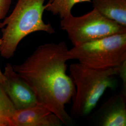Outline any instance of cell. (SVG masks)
I'll use <instances>...</instances> for the list:
<instances>
[{
    "instance_id": "cell-6",
    "label": "cell",
    "mask_w": 126,
    "mask_h": 126,
    "mask_svg": "<svg viewBox=\"0 0 126 126\" xmlns=\"http://www.w3.org/2000/svg\"><path fill=\"white\" fill-rule=\"evenodd\" d=\"M4 79L0 84L16 110L35 106L38 103L35 93L25 81L7 63L3 73Z\"/></svg>"
},
{
    "instance_id": "cell-10",
    "label": "cell",
    "mask_w": 126,
    "mask_h": 126,
    "mask_svg": "<svg viewBox=\"0 0 126 126\" xmlns=\"http://www.w3.org/2000/svg\"><path fill=\"white\" fill-rule=\"evenodd\" d=\"M81 2H91V0H50L45 5V10L54 15H59L61 19H63L72 15L73 7Z\"/></svg>"
},
{
    "instance_id": "cell-2",
    "label": "cell",
    "mask_w": 126,
    "mask_h": 126,
    "mask_svg": "<svg viewBox=\"0 0 126 126\" xmlns=\"http://www.w3.org/2000/svg\"><path fill=\"white\" fill-rule=\"evenodd\" d=\"M45 1L18 0L11 14L0 22L2 32L0 54L3 58H12L21 41L33 32L55 33L51 25L45 23L43 19Z\"/></svg>"
},
{
    "instance_id": "cell-8",
    "label": "cell",
    "mask_w": 126,
    "mask_h": 126,
    "mask_svg": "<svg viewBox=\"0 0 126 126\" xmlns=\"http://www.w3.org/2000/svg\"><path fill=\"white\" fill-rule=\"evenodd\" d=\"M101 109L99 125L126 126V90L123 89L119 94L113 96Z\"/></svg>"
},
{
    "instance_id": "cell-9",
    "label": "cell",
    "mask_w": 126,
    "mask_h": 126,
    "mask_svg": "<svg viewBox=\"0 0 126 126\" xmlns=\"http://www.w3.org/2000/svg\"><path fill=\"white\" fill-rule=\"evenodd\" d=\"M94 9L104 17L126 27V0H93Z\"/></svg>"
},
{
    "instance_id": "cell-13",
    "label": "cell",
    "mask_w": 126,
    "mask_h": 126,
    "mask_svg": "<svg viewBox=\"0 0 126 126\" xmlns=\"http://www.w3.org/2000/svg\"><path fill=\"white\" fill-rule=\"evenodd\" d=\"M3 79H4V77L3 75V72H1L0 68V84H1L2 83Z\"/></svg>"
},
{
    "instance_id": "cell-7",
    "label": "cell",
    "mask_w": 126,
    "mask_h": 126,
    "mask_svg": "<svg viewBox=\"0 0 126 126\" xmlns=\"http://www.w3.org/2000/svg\"><path fill=\"white\" fill-rule=\"evenodd\" d=\"M63 124L55 114L38 104L28 108L16 110L10 126H61Z\"/></svg>"
},
{
    "instance_id": "cell-4",
    "label": "cell",
    "mask_w": 126,
    "mask_h": 126,
    "mask_svg": "<svg viewBox=\"0 0 126 126\" xmlns=\"http://www.w3.org/2000/svg\"><path fill=\"white\" fill-rule=\"evenodd\" d=\"M69 60L76 59L91 69L105 70L119 67L126 62V33L118 34L73 46Z\"/></svg>"
},
{
    "instance_id": "cell-1",
    "label": "cell",
    "mask_w": 126,
    "mask_h": 126,
    "mask_svg": "<svg viewBox=\"0 0 126 126\" xmlns=\"http://www.w3.org/2000/svg\"><path fill=\"white\" fill-rule=\"evenodd\" d=\"M68 49L65 42L38 46L23 63L12 65L14 71L30 86L38 103L49 109L68 125L72 118L65 110L75 92L66 74Z\"/></svg>"
},
{
    "instance_id": "cell-5",
    "label": "cell",
    "mask_w": 126,
    "mask_h": 126,
    "mask_svg": "<svg viewBox=\"0 0 126 126\" xmlns=\"http://www.w3.org/2000/svg\"><path fill=\"white\" fill-rule=\"evenodd\" d=\"M60 26L74 46L113 35L126 33V27L104 17L94 9L80 16L61 19Z\"/></svg>"
},
{
    "instance_id": "cell-3",
    "label": "cell",
    "mask_w": 126,
    "mask_h": 126,
    "mask_svg": "<svg viewBox=\"0 0 126 126\" xmlns=\"http://www.w3.org/2000/svg\"><path fill=\"white\" fill-rule=\"evenodd\" d=\"M120 67L97 70L80 63L70 65V76L75 87L71 108L73 116L84 117L92 111L106 90L115 86L114 77L119 75Z\"/></svg>"
},
{
    "instance_id": "cell-12",
    "label": "cell",
    "mask_w": 126,
    "mask_h": 126,
    "mask_svg": "<svg viewBox=\"0 0 126 126\" xmlns=\"http://www.w3.org/2000/svg\"><path fill=\"white\" fill-rule=\"evenodd\" d=\"M12 0H0V20L6 17Z\"/></svg>"
},
{
    "instance_id": "cell-11",
    "label": "cell",
    "mask_w": 126,
    "mask_h": 126,
    "mask_svg": "<svg viewBox=\"0 0 126 126\" xmlns=\"http://www.w3.org/2000/svg\"><path fill=\"white\" fill-rule=\"evenodd\" d=\"M16 111L12 102L0 84V126H10Z\"/></svg>"
}]
</instances>
